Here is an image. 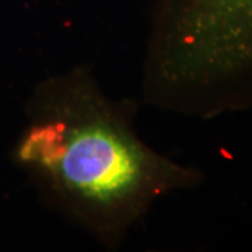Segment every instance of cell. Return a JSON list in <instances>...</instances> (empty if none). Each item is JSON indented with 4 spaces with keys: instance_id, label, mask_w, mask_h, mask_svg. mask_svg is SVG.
Returning <instances> with one entry per match:
<instances>
[{
    "instance_id": "2",
    "label": "cell",
    "mask_w": 252,
    "mask_h": 252,
    "mask_svg": "<svg viewBox=\"0 0 252 252\" xmlns=\"http://www.w3.org/2000/svg\"><path fill=\"white\" fill-rule=\"evenodd\" d=\"M143 98L181 115L252 107V0H156Z\"/></svg>"
},
{
    "instance_id": "1",
    "label": "cell",
    "mask_w": 252,
    "mask_h": 252,
    "mask_svg": "<svg viewBox=\"0 0 252 252\" xmlns=\"http://www.w3.org/2000/svg\"><path fill=\"white\" fill-rule=\"evenodd\" d=\"M14 161L62 216L107 247L165 195L202 174L156 152L137 135L126 102L112 99L89 67L38 83Z\"/></svg>"
}]
</instances>
